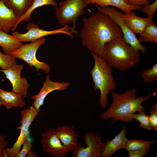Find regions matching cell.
<instances>
[{"instance_id":"cell-8","label":"cell","mask_w":157,"mask_h":157,"mask_svg":"<svg viewBox=\"0 0 157 157\" xmlns=\"http://www.w3.org/2000/svg\"><path fill=\"white\" fill-rule=\"evenodd\" d=\"M27 31L25 33H21L18 31H14L12 35L21 42H34L43 37L50 35L61 33L65 34L73 38V33H78L75 31L72 27L66 25L59 29L52 31H46L40 28L39 26L34 23H30L26 26Z\"/></svg>"},{"instance_id":"cell-26","label":"cell","mask_w":157,"mask_h":157,"mask_svg":"<svg viewBox=\"0 0 157 157\" xmlns=\"http://www.w3.org/2000/svg\"><path fill=\"white\" fill-rule=\"evenodd\" d=\"M138 114H133L130 115L131 118L135 119L140 122V126L144 129L150 130L152 129L150 124L149 115H147L144 111H142Z\"/></svg>"},{"instance_id":"cell-7","label":"cell","mask_w":157,"mask_h":157,"mask_svg":"<svg viewBox=\"0 0 157 157\" xmlns=\"http://www.w3.org/2000/svg\"><path fill=\"white\" fill-rule=\"evenodd\" d=\"M97 7L98 11L109 16L117 24L122 32L123 38L129 44L136 50L141 51L143 53L147 51L146 47L139 41L136 34L126 24L122 13L109 6L102 8L97 6Z\"/></svg>"},{"instance_id":"cell-31","label":"cell","mask_w":157,"mask_h":157,"mask_svg":"<svg viewBox=\"0 0 157 157\" xmlns=\"http://www.w3.org/2000/svg\"><path fill=\"white\" fill-rule=\"evenodd\" d=\"M8 136L6 135L0 134V157H7L6 147L8 146V142L6 140Z\"/></svg>"},{"instance_id":"cell-32","label":"cell","mask_w":157,"mask_h":157,"mask_svg":"<svg viewBox=\"0 0 157 157\" xmlns=\"http://www.w3.org/2000/svg\"><path fill=\"white\" fill-rule=\"evenodd\" d=\"M150 147L138 149L136 150L129 151V157H143L148 152Z\"/></svg>"},{"instance_id":"cell-9","label":"cell","mask_w":157,"mask_h":157,"mask_svg":"<svg viewBox=\"0 0 157 157\" xmlns=\"http://www.w3.org/2000/svg\"><path fill=\"white\" fill-rule=\"evenodd\" d=\"M20 114L21 125L17 127V129L20 130L19 135L12 147L5 149L8 157H17L21 147L27 138L29 128L35 118L39 115V112L31 106L22 110Z\"/></svg>"},{"instance_id":"cell-2","label":"cell","mask_w":157,"mask_h":157,"mask_svg":"<svg viewBox=\"0 0 157 157\" xmlns=\"http://www.w3.org/2000/svg\"><path fill=\"white\" fill-rule=\"evenodd\" d=\"M111 91L113 98L112 103L99 117L104 120L113 118L111 124L114 123L118 120L126 123L134 122L131 118L130 115L137 112L145 111L147 106L142 104L151 97V95L149 94L145 97L143 96L137 98V92L134 88L126 90L121 94L113 90Z\"/></svg>"},{"instance_id":"cell-17","label":"cell","mask_w":157,"mask_h":157,"mask_svg":"<svg viewBox=\"0 0 157 157\" xmlns=\"http://www.w3.org/2000/svg\"><path fill=\"white\" fill-rule=\"evenodd\" d=\"M19 17L0 0V30L8 33L15 26Z\"/></svg>"},{"instance_id":"cell-6","label":"cell","mask_w":157,"mask_h":157,"mask_svg":"<svg viewBox=\"0 0 157 157\" xmlns=\"http://www.w3.org/2000/svg\"><path fill=\"white\" fill-rule=\"evenodd\" d=\"M46 39L42 38L29 44H23L20 48L11 53L10 55L15 58L24 61L31 67L33 66L36 72L42 69L48 73L51 69L50 66L47 63L39 61L36 57V53L39 48L46 41Z\"/></svg>"},{"instance_id":"cell-3","label":"cell","mask_w":157,"mask_h":157,"mask_svg":"<svg viewBox=\"0 0 157 157\" xmlns=\"http://www.w3.org/2000/svg\"><path fill=\"white\" fill-rule=\"evenodd\" d=\"M139 53L120 36L105 44L101 57L111 67L125 71L139 63Z\"/></svg>"},{"instance_id":"cell-11","label":"cell","mask_w":157,"mask_h":157,"mask_svg":"<svg viewBox=\"0 0 157 157\" xmlns=\"http://www.w3.org/2000/svg\"><path fill=\"white\" fill-rule=\"evenodd\" d=\"M42 151L55 157H65L69 151L58 137L55 129L50 127L42 133L41 140Z\"/></svg>"},{"instance_id":"cell-5","label":"cell","mask_w":157,"mask_h":157,"mask_svg":"<svg viewBox=\"0 0 157 157\" xmlns=\"http://www.w3.org/2000/svg\"><path fill=\"white\" fill-rule=\"evenodd\" d=\"M55 14L57 20L62 26L72 23L74 30L78 32L76 28L77 18L83 14L85 8L88 5L87 0H66L58 3Z\"/></svg>"},{"instance_id":"cell-33","label":"cell","mask_w":157,"mask_h":157,"mask_svg":"<svg viewBox=\"0 0 157 157\" xmlns=\"http://www.w3.org/2000/svg\"><path fill=\"white\" fill-rule=\"evenodd\" d=\"M154 0H125L126 3L129 5L142 6L149 3V1Z\"/></svg>"},{"instance_id":"cell-4","label":"cell","mask_w":157,"mask_h":157,"mask_svg":"<svg viewBox=\"0 0 157 157\" xmlns=\"http://www.w3.org/2000/svg\"><path fill=\"white\" fill-rule=\"evenodd\" d=\"M92 54L94 63L90 72L94 84V90H100L99 105L104 108L108 104V95L110 91L117 88V83L111 67L101 56L93 52Z\"/></svg>"},{"instance_id":"cell-30","label":"cell","mask_w":157,"mask_h":157,"mask_svg":"<svg viewBox=\"0 0 157 157\" xmlns=\"http://www.w3.org/2000/svg\"><path fill=\"white\" fill-rule=\"evenodd\" d=\"M22 149L20 150L17 155V157H25L27 154L31 151L33 145L31 143V140L27 138L23 143Z\"/></svg>"},{"instance_id":"cell-21","label":"cell","mask_w":157,"mask_h":157,"mask_svg":"<svg viewBox=\"0 0 157 157\" xmlns=\"http://www.w3.org/2000/svg\"><path fill=\"white\" fill-rule=\"evenodd\" d=\"M6 5L19 17L23 15L34 0H3Z\"/></svg>"},{"instance_id":"cell-1","label":"cell","mask_w":157,"mask_h":157,"mask_svg":"<svg viewBox=\"0 0 157 157\" xmlns=\"http://www.w3.org/2000/svg\"><path fill=\"white\" fill-rule=\"evenodd\" d=\"M80 35L83 45L101 56L106 43L123 36L117 24L109 16L99 11L83 19Z\"/></svg>"},{"instance_id":"cell-16","label":"cell","mask_w":157,"mask_h":157,"mask_svg":"<svg viewBox=\"0 0 157 157\" xmlns=\"http://www.w3.org/2000/svg\"><path fill=\"white\" fill-rule=\"evenodd\" d=\"M123 18L128 27L136 34L141 33L147 25L153 22V17L141 18L137 16L135 13L131 10L123 14Z\"/></svg>"},{"instance_id":"cell-34","label":"cell","mask_w":157,"mask_h":157,"mask_svg":"<svg viewBox=\"0 0 157 157\" xmlns=\"http://www.w3.org/2000/svg\"><path fill=\"white\" fill-rule=\"evenodd\" d=\"M38 155L36 152L34 151H30L28 152L26 154V157H38Z\"/></svg>"},{"instance_id":"cell-25","label":"cell","mask_w":157,"mask_h":157,"mask_svg":"<svg viewBox=\"0 0 157 157\" xmlns=\"http://www.w3.org/2000/svg\"><path fill=\"white\" fill-rule=\"evenodd\" d=\"M140 76L144 83H150L157 80V63L149 69H144L140 74Z\"/></svg>"},{"instance_id":"cell-12","label":"cell","mask_w":157,"mask_h":157,"mask_svg":"<svg viewBox=\"0 0 157 157\" xmlns=\"http://www.w3.org/2000/svg\"><path fill=\"white\" fill-rule=\"evenodd\" d=\"M24 67L23 64H14L7 69H0L3 72L12 85V91L21 94L25 98L27 94V91L29 87L27 79L24 77H22L21 72Z\"/></svg>"},{"instance_id":"cell-28","label":"cell","mask_w":157,"mask_h":157,"mask_svg":"<svg viewBox=\"0 0 157 157\" xmlns=\"http://www.w3.org/2000/svg\"><path fill=\"white\" fill-rule=\"evenodd\" d=\"M149 118L151 129L157 130V102L151 106Z\"/></svg>"},{"instance_id":"cell-23","label":"cell","mask_w":157,"mask_h":157,"mask_svg":"<svg viewBox=\"0 0 157 157\" xmlns=\"http://www.w3.org/2000/svg\"><path fill=\"white\" fill-rule=\"evenodd\" d=\"M138 40L140 43L145 42L157 43V25L153 22L147 25L140 34Z\"/></svg>"},{"instance_id":"cell-35","label":"cell","mask_w":157,"mask_h":157,"mask_svg":"<svg viewBox=\"0 0 157 157\" xmlns=\"http://www.w3.org/2000/svg\"><path fill=\"white\" fill-rule=\"evenodd\" d=\"M1 102L0 101V106H1Z\"/></svg>"},{"instance_id":"cell-19","label":"cell","mask_w":157,"mask_h":157,"mask_svg":"<svg viewBox=\"0 0 157 157\" xmlns=\"http://www.w3.org/2000/svg\"><path fill=\"white\" fill-rule=\"evenodd\" d=\"M22 43L12 35L0 30V46L4 53L10 54L20 48Z\"/></svg>"},{"instance_id":"cell-10","label":"cell","mask_w":157,"mask_h":157,"mask_svg":"<svg viewBox=\"0 0 157 157\" xmlns=\"http://www.w3.org/2000/svg\"><path fill=\"white\" fill-rule=\"evenodd\" d=\"M83 140L86 147L78 144L70 151L73 157H100L101 156L103 142L101 137L92 132L85 133Z\"/></svg>"},{"instance_id":"cell-24","label":"cell","mask_w":157,"mask_h":157,"mask_svg":"<svg viewBox=\"0 0 157 157\" xmlns=\"http://www.w3.org/2000/svg\"><path fill=\"white\" fill-rule=\"evenodd\" d=\"M154 142V141L132 139L128 140L124 149L128 151L136 150L150 147Z\"/></svg>"},{"instance_id":"cell-15","label":"cell","mask_w":157,"mask_h":157,"mask_svg":"<svg viewBox=\"0 0 157 157\" xmlns=\"http://www.w3.org/2000/svg\"><path fill=\"white\" fill-rule=\"evenodd\" d=\"M55 131L59 139L69 151L76 148L79 144V135L74 127L67 125L58 126Z\"/></svg>"},{"instance_id":"cell-27","label":"cell","mask_w":157,"mask_h":157,"mask_svg":"<svg viewBox=\"0 0 157 157\" xmlns=\"http://www.w3.org/2000/svg\"><path fill=\"white\" fill-rule=\"evenodd\" d=\"M16 63V58L10 54L3 53L0 49V67L6 69Z\"/></svg>"},{"instance_id":"cell-13","label":"cell","mask_w":157,"mask_h":157,"mask_svg":"<svg viewBox=\"0 0 157 157\" xmlns=\"http://www.w3.org/2000/svg\"><path fill=\"white\" fill-rule=\"evenodd\" d=\"M70 85V83L68 81L62 82L53 81L51 80L50 75L47 74L39 93L31 97V99L34 100L32 106L40 112V108L43 105L44 99L49 93L55 90H64Z\"/></svg>"},{"instance_id":"cell-14","label":"cell","mask_w":157,"mask_h":157,"mask_svg":"<svg viewBox=\"0 0 157 157\" xmlns=\"http://www.w3.org/2000/svg\"><path fill=\"white\" fill-rule=\"evenodd\" d=\"M127 130L124 125L121 131L113 139L103 142L101 156L110 157L118 150L124 149L128 140L126 136Z\"/></svg>"},{"instance_id":"cell-22","label":"cell","mask_w":157,"mask_h":157,"mask_svg":"<svg viewBox=\"0 0 157 157\" xmlns=\"http://www.w3.org/2000/svg\"><path fill=\"white\" fill-rule=\"evenodd\" d=\"M46 5H50L56 7L58 3L53 0H34L33 3L28 10L23 15L19 17L18 22L14 27L11 29L13 32L15 31L18 25L22 22H28L31 16V14L35 9Z\"/></svg>"},{"instance_id":"cell-18","label":"cell","mask_w":157,"mask_h":157,"mask_svg":"<svg viewBox=\"0 0 157 157\" xmlns=\"http://www.w3.org/2000/svg\"><path fill=\"white\" fill-rule=\"evenodd\" d=\"M20 94L11 91H6L0 88V101L7 109L12 108L22 107L26 103Z\"/></svg>"},{"instance_id":"cell-29","label":"cell","mask_w":157,"mask_h":157,"mask_svg":"<svg viewBox=\"0 0 157 157\" xmlns=\"http://www.w3.org/2000/svg\"><path fill=\"white\" fill-rule=\"evenodd\" d=\"M157 9V0L151 4L149 3L141 6V9L143 13L147 16H153L155 14Z\"/></svg>"},{"instance_id":"cell-20","label":"cell","mask_w":157,"mask_h":157,"mask_svg":"<svg viewBox=\"0 0 157 157\" xmlns=\"http://www.w3.org/2000/svg\"><path fill=\"white\" fill-rule=\"evenodd\" d=\"M88 4H96L98 6L102 8L109 6L116 7L125 13L131 10L140 9L141 6H136L127 4L125 0H87Z\"/></svg>"}]
</instances>
